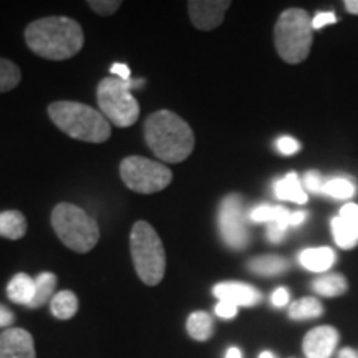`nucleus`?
<instances>
[{
	"instance_id": "4be33fe9",
	"label": "nucleus",
	"mask_w": 358,
	"mask_h": 358,
	"mask_svg": "<svg viewBox=\"0 0 358 358\" xmlns=\"http://www.w3.org/2000/svg\"><path fill=\"white\" fill-rule=\"evenodd\" d=\"M50 310L57 319L69 320L78 312V297L71 290H62V292L53 295L50 301Z\"/></svg>"
},
{
	"instance_id": "7ed1b4c3",
	"label": "nucleus",
	"mask_w": 358,
	"mask_h": 358,
	"mask_svg": "<svg viewBox=\"0 0 358 358\" xmlns=\"http://www.w3.org/2000/svg\"><path fill=\"white\" fill-rule=\"evenodd\" d=\"M48 116L55 127L70 138L85 143H105L111 136V124L101 111L78 101H53Z\"/></svg>"
},
{
	"instance_id": "f3484780",
	"label": "nucleus",
	"mask_w": 358,
	"mask_h": 358,
	"mask_svg": "<svg viewBox=\"0 0 358 358\" xmlns=\"http://www.w3.org/2000/svg\"><path fill=\"white\" fill-rule=\"evenodd\" d=\"M248 268L257 275H280L289 268V261L280 256L267 254V256H257L250 259L248 262Z\"/></svg>"
},
{
	"instance_id": "a878e982",
	"label": "nucleus",
	"mask_w": 358,
	"mask_h": 358,
	"mask_svg": "<svg viewBox=\"0 0 358 358\" xmlns=\"http://www.w3.org/2000/svg\"><path fill=\"white\" fill-rule=\"evenodd\" d=\"M357 187L352 181L345 178H332L325 179L324 187H322V194L332 196L335 199H348L355 194Z\"/></svg>"
},
{
	"instance_id": "37998d69",
	"label": "nucleus",
	"mask_w": 358,
	"mask_h": 358,
	"mask_svg": "<svg viewBox=\"0 0 358 358\" xmlns=\"http://www.w3.org/2000/svg\"><path fill=\"white\" fill-rule=\"evenodd\" d=\"M292 358H294V357H292Z\"/></svg>"
},
{
	"instance_id": "ddd939ff",
	"label": "nucleus",
	"mask_w": 358,
	"mask_h": 358,
	"mask_svg": "<svg viewBox=\"0 0 358 358\" xmlns=\"http://www.w3.org/2000/svg\"><path fill=\"white\" fill-rule=\"evenodd\" d=\"M213 294L219 301L231 302L237 307H252L262 301V294L254 285L244 282H221L214 285Z\"/></svg>"
},
{
	"instance_id": "b1692460",
	"label": "nucleus",
	"mask_w": 358,
	"mask_h": 358,
	"mask_svg": "<svg viewBox=\"0 0 358 358\" xmlns=\"http://www.w3.org/2000/svg\"><path fill=\"white\" fill-rule=\"evenodd\" d=\"M57 275L52 272H42L35 279V297L29 308H40L53 299V292L57 287Z\"/></svg>"
},
{
	"instance_id": "a19ab883",
	"label": "nucleus",
	"mask_w": 358,
	"mask_h": 358,
	"mask_svg": "<svg viewBox=\"0 0 358 358\" xmlns=\"http://www.w3.org/2000/svg\"><path fill=\"white\" fill-rule=\"evenodd\" d=\"M226 358H243V353H241L239 348L232 347V348H229V350H227Z\"/></svg>"
},
{
	"instance_id": "423d86ee",
	"label": "nucleus",
	"mask_w": 358,
	"mask_h": 358,
	"mask_svg": "<svg viewBox=\"0 0 358 358\" xmlns=\"http://www.w3.org/2000/svg\"><path fill=\"white\" fill-rule=\"evenodd\" d=\"M312 19L302 8L282 12L274 29L277 53L290 65L302 64L308 57L313 40Z\"/></svg>"
},
{
	"instance_id": "bb28decb",
	"label": "nucleus",
	"mask_w": 358,
	"mask_h": 358,
	"mask_svg": "<svg viewBox=\"0 0 358 358\" xmlns=\"http://www.w3.org/2000/svg\"><path fill=\"white\" fill-rule=\"evenodd\" d=\"M22 71L19 66L7 58H0V93L10 92L20 83Z\"/></svg>"
},
{
	"instance_id": "20e7f679",
	"label": "nucleus",
	"mask_w": 358,
	"mask_h": 358,
	"mask_svg": "<svg viewBox=\"0 0 358 358\" xmlns=\"http://www.w3.org/2000/svg\"><path fill=\"white\" fill-rule=\"evenodd\" d=\"M129 250H131L134 271L141 282L150 287L158 285L166 272V252L158 232L150 222H134L129 236Z\"/></svg>"
},
{
	"instance_id": "473e14b6",
	"label": "nucleus",
	"mask_w": 358,
	"mask_h": 358,
	"mask_svg": "<svg viewBox=\"0 0 358 358\" xmlns=\"http://www.w3.org/2000/svg\"><path fill=\"white\" fill-rule=\"evenodd\" d=\"M287 234V227L279 226V224H268L267 227V239L271 243H280Z\"/></svg>"
},
{
	"instance_id": "f8f14e48",
	"label": "nucleus",
	"mask_w": 358,
	"mask_h": 358,
	"mask_svg": "<svg viewBox=\"0 0 358 358\" xmlns=\"http://www.w3.org/2000/svg\"><path fill=\"white\" fill-rule=\"evenodd\" d=\"M338 338L340 335L334 327H317L303 337L302 350L306 353V358H332Z\"/></svg>"
},
{
	"instance_id": "e433bc0d",
	"label": "nucleus",
	"mask_w": 358,
	"mask_h": 358,
	"mask_svg": "<svg viewBox=\"0 0 358 358\" xmlns=\"http://www.w3.org/2000/svg\"><path fill=\"white\" fill-rule=\"evenodd\" d=\"M13 320H15V315H13L10 308L0 306V327H8V329H10Z\"/></svg>"
},
{
	"instance_id": "2eb2a0df",
	"label": "nucleus",
	"mask_w": 358,
	"mask_h": 358,
	"mask_svg": "<svg viewBox=\"0 0 358 358\" xmlns=\"http://www.w3.org/2000/svg\"><path fill=\"white\" fill-rule=\"evenodd\" d=\"M274 191H275V196L280 201H290V203L306 204L308 199L307 192L303 191L297 173H289L282 179H279V181L274 185Z\"/></svg>"
},
{
	"instance_id": "aec40b11",
	"label": "nucleus",
	"mask_w": 358,
	"mask_h": 358,
	"mask_svg": "<svg viewBox=\"0 0 358 358\" xmlns=\"http://www.w3.org/2000/svg\"><path fill=\"white\" fill-rule=\"evenodd\" d=\"M186 329L191 338L198 340V342H206V340L211 338L214 334V324L211 315L203 310L192 312L191 315L187 317Z\"/></svg>"
},
{
	"instance_id": "393cba45",
	"label": "nucleus",
	"mask_w": 358,
	"mask_h": 358,
	"mask_svg": "<svg viewBox=\"0 0 358 358\" xmlns=\"http://www.w3.org/2000/svg\"><path fill=\"white\" fill-rule=\"evenodd\" d=\"M324 313V307H322L320 301L315 297H303L290 303L289 317L292 320H308L317 319Z\"/></svg>"
},
{
	"instance_id": "79ce46f5",
	"label": "nucleus",
	"mask_w": 358,
	"mask_h": 358,
	"mask_svg": "<svg viewBox=\"0 0 358 358\" xmlns=\"http://www.w3.org/2000/svg\"><path fill=\"white\" fill-rule=\"evenodd\" d=\"M259 358H275V357H274V353H271V352H262Z\"/></svg>"
},
{
	"instance_id": "5701e85b",
	"label": "nucleus",
	"mask_w": 358,
	"mask_h": 358,
	"mask_svg": "<svg viewBox=\"0 0 358 358\" xmlns=\"http://www.w3.org/2000/svg\"><path fill=\"white\" fill-rule=\"evenodd\" d=\"M312 289L322 297H338L348 290V282L340 274L322 275L317 280H313Z\"/></svg>"
},
{
	"instance_id": "a211bd4d",
	"label": "nucleus",
	"mask_w": 358,
	"mask_h": 358,
	"mask_svg": "<svg viewBox=\"0 0 358 358\" xmlns=\"http://www.w3.org/2000/svg\"><path fill=\"white\" fill-rule=\"evenodd\" d=\"M27 232V219L20 211L10 209V211L0 213V236L10 241H19Z\"/></svg>"
},
{
	"instance_id": "9b49d317",
	"label": "nucleus",
	"mask_w": 358,
	"mask_h": 358,
	"mask_svg": "<svg viewBox=\"0 0 358 358\" xmlns=\"http://www.w3.org/2000/svg\"><path fill=\"white\" fill-rule=\"evenodd\" d=\"M0 358H37L32 334L10 327L0 334Z\"/></svg>"
},
{
	"instance_id": "0eeeda50",
	"label": "nucleus",
	"mask_w": 358,
	"mask_h": 358,
	"mask_svg": "<svg viewBox=\"0 0 358 358\" xmlns=\"http://www.w3.org/2000/svg\"><path fill=\"white\" fill-rule=\"evenodd\" d=\"M143 82H123L116 77L103 78L96 90V100L100 111L115 127L128 128L140 118V105L129 90L138 88Z\"/></svg>"
},
{
	"instance_id": "c9c22d12",
	"label": "nucleus",
	"mask_w": 358,
	"mask_h": 358,
	"mask_svg": "<svg viewBox=\"0 0 358 358\" xmlns=\"http://www.w3.org/2000/svg\"><path fill=\"white\" fill-rule=\"evenodd\" d=\"M340 217L343 219H350V221H357L358 222V204L348 203L340 209Z\"/></svg>"
},
{
	"instance_id": "39448f33",
	"label": "nucleus",
	"mask_w": 358,
	"mask_h": 358,
	"mask_svg": "<svg viewBox=\"0 0 358 358\" xmlns=\"http://www.w3.org/2000/svg\"><path fill=\"white\" fill-rule=\"evenodd\" d=\"M52 227L66 248L87 254L100 241V227L78 206L60 203L52 211Z\"/></svg>"
},
{
	"instance_id": "7c9ffc66",
	"label": "nucleus",
	"mask_w": 358,
	"mask_h": 358,
	"mask_svg": "<svg viewBox=\"0 0 358 358\" xmlns=\"http://www.w3.org/2000/svg\"><path fill=\"white\" fill-rule=\"evenodd\" d=\"M335 22H337V17H335L334 12H320L312 19V29L319 30L325 25L335 24Z\"/></svg>"
},
{
	"instance_id": "58836bf2",
	"label": "nucleus",
	"mask_w": 358,
	"mask_h": 358,
	"mask_svg": "<svg viewBox=\"0 0 358 358\" xmlns=\"http://www.w3.org/2000/svg\"><path fill=\"white\" fill-rule=\"evenodd\" d=\"M338 358H358V348H342L338 353Z\"/></svg>"
},
{
	"instance_id": "6ab92c4d",
	"label": "nucleus",
	"mask_w": 358,
	"mask_h": 358,
	"mask_svg": "<svg viewBox=\"0 0 358 358\" xmlns=\"http://www.w3.org/2000/svg\"><path fill=\"white\" fill-rule=\"evenodd\" d=\"M334 239L342 249H352L358 243V222L350 219L334 217L332 219Z\"/></svg>"
},
{
	"instance_id": "f03ea898",
	"label": "nucleus",
	"mask_w": 358,
	"mask_h": 358,
	"mask_svg": "<svg viewBox=\"0 0 358 358\" xmlns=\"http://www.w3.org/2000/svg\"><path fill=\"white\" fill-rule=\"evenodd\" d=\"M145 140L150 150L164 163H181L194 150V133L181 116L159 110L145 122Z\"/></svg>"
},
{
	"instance_id": "cd10ccee",
	"label": "nucleus",
	"mask_w": 358,
	"mask_h": 358,
	"mask_svg": "<svg viewBox=\"0 0 358 358\" xmlns=\"http://www.w3.org/2000/svg\"><path fill=\"white\" fill-rule=\"evenodd\" d=\"M88 6L92 7L93 12H96L98 15H111L122 7V2L120 0H90Z\"/></svg>"
},
{
	"instance_id": "4468645a",
	"label": "nucleus",
	"mask_w": 358,
	"mask_h": 358,
	"mask_svg": "<svg viewBox=\"0 0 358 358\" xmlns=\"http://www.w3.org/2000/svg\"><path fill=\"white\" fill-rule=\"evenodd\" d=\"M7 295L13 303L29 307L35 297V279L25 272H19L7 284Z\"/></svg>"
},
{
	"instance_id": "f704fd0d",
	"label": "nucleus",
	"mask_w": 358,
	"mask_h": 358,
	"mask_svg": "<svg viewBox=\"0 0 358 358\" xmlns=\"http://www.w3.org/2000/svg\"><path fill=\"white\" fill-rule=\"evenodd\" d=\"M289 299H290L289 290L285 289V287H279V289L275 290L274 294H272V303H274L275 307H284V306H287Z\"/></svg>"
},
{
	"instance_id": "ea45409f",
	"label": "nucleus",
	"mask_w": 358,
	"mask_h": 358,
	"mask_svg": "<svg viewBox=\"0 0 358 358\" xmlns=\"http://www.w3.org/2000/svg\"><path fill=\"white\" fill-rule=\"evenodd\" d=\"M345 7L350 13H357L358 15V0H345Z\"/></svg>"
},
{
	"instance_id": "2f4dec72",
	"label": "nucleus",
	"mask_w": 358,
	"mask_h": 358,
	"mask_svg": "<svg viewBox=\"0 0 358 358\" xmlns=\"http://www.w3.org/2000/svg\"><path fill=\"white\" fill-rule=\"evenodd\" d=\"M216 313L221 319H234L237 315V306L226 301H219L216 306Z\"/></svg>"
},
{
	"instance_id": "412c9836",
	"label": "nucleus",
	"mask_w": 358,
	"mask_h": 358,
	"mask_svg": "<svg viewBox=\"0 0 358 358\" xmlns=\"http://www.w3.org/2000/svg\"><path fill=\"white\" fill-rule=\"evenodd\" d=\"M290 214L287 209L282 206H257L250 211L249 217L254 222H268V224H279V226L289 227L290 226Z\"/></svg>"
},
{
	"instance_id": "c756f323",
	"label": "nucleus",
	"mask_w": 358,
	"mask_h": 358,
	"mask_svg": "<svg viewBox=\"0 0 358 358\" xmlns=\"http://www.w3.org/2000/svg\"><path fill=\"white\" fill-rule=\"evenodd\" d=\"M325 179L322 178L319 171H307L306 176H303V185H306L307 191L310 192H322V187H324Z\"/></svg>"
},
{
	"instance_id": "1a4fd4ad",
	"label": "nucleus",
	"mask_w": 358,
	"mask_h": 358,
	"mask_svg": "<svg viewBox=\"0 0 358 358\" xmlns=\"http://www.w3.org/2000/svg\"><path fill=\"white\" fill-rule=\"evenodd\" d=\"M219 231L222 241L231 249L241 250L249 244V229L245 221L244 201L239 194H229L219 208Z\"/></svg>"
},
{
	"instance_id": "9d476101",
	"label": "nucleus",
	"mask_w": 358,
	"mask_h": 358,
	"mask_svg": "<svg viewBox=\"0 0 358 358\" xmlns=\"http://www.w3.org/2000/svg\"><path fill=\"white\" fill-rule=\"evenodd\" d=\"M231 7L229 0H191L187 2V10L192 25L199 30H213L222 24L227 8Z\"/></svg>"
},
{
	"instance_id": "72a5a7b5",
	"label": "nucleus",
	"mask_w": 358,
	"mask_h": 358,
	"mask_svg": "<svg viewBox=\"0 0 358 358\" xmlns=\"http://www.w3.org/2000/svg\"><path fill=\"white\" fill-rule=\"evenodd\" d=\"M111 73L113 77L123 80V82H129L131 80V71H129V66L124 64H115L111 66Z\"/></svg>"
},
{
	"instance_id": "4c0bfd02",
	"label": "nucleus",
	"mask_w": 358,
	"mask_h": 358,
	"mask_svg": "<svg viewBox=\"0 0 358 358\" xmlns=\"http://www.w3.org/2000/svg\"><path fill=\"white\" fill-rule=\"evenodd\" d=\"M307 219V213L303 211H297L290 214V226H301V224L306 222Z\"/></svg>"
},
{
	"instance_id": "c85d7f7f",
	"label": "nucleus",
	"mask_w": 358,
	"mask_h": 358,
	"mask_svg": "<svg viewBox=\"0 0 358 358\" xmlns=\"http://www.w3.org/2000/svg\"><path fill=\"white\" fill-rule=\"evenodd\" d=\"M275 146H277V150H279L280 153L285 155V156L295 155L299 150H301V143H299L292 136H282V138H279V140H277V143H275Z\"/></svg>"
},
{
	"instance_id": "f257e3e1",
	"label": "nucleus",
	"mask_w": 358,
	"mask_h": 358,
	"mask_svg": "<svg viewBox=\"0 0 358 358\" xmlns=\"http://www.w3.org/2000/svg\"><path fill=\"white\" fill-rule=\"evenodd\" d=\"M25 42L35 55L60 62L83 48L85 35L77 20L69 17H45L25 29Z\"/></svg>"
},
{
	"instance_id": "6e6552de",
	"label": "nucleus",
	"mask_w": 358,
	"mask_h": 358,
	"mask_svg": "<svg viewBox=\"0 0 358 358\" xmlns=\"http://www.w3.org/2000/svg\"><path fill=\"white\" fill-rule=\"evenodd\" d=\"M120 176L127 187L140 194H153L163 191L173 181V173L168 166L158 161L128 156L120 164Z\"/></svg>"
},
{
	"instance_id": "dca6fc26",
	"label": "nucleus",
	"mask_w": 358,
	"mask_h": 358,
	"mask_svg": "<svg viewBox=\"0 0 358 358\" xmlns=\"http://www.w3.org/2000/svg\"><path fill=\"white\" fill-rule=\"evenodd\" d=\"M302 267L312 272H325L335 264V252L330 248L306 249L299 256Z\"/></svg>"
}]
</instances>
